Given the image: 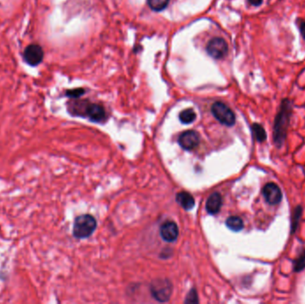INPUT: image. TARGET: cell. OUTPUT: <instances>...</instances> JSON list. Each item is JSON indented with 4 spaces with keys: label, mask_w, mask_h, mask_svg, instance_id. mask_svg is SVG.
Segmentation results:
<instances>
[{
    "label": "cell",
    "mask_w": 305,
    "mask_h": 304,
    "mask_svg": "<svg viewBox=\"0 0 305 304\" xmlns=\"http://www.w3.org/2000/svg\"><path fill=\"white\" fill-rule=\"evenodd\" d=\"M293 268L295 272H301L305 269V250L294 261Z\"/></svg>",
    "instance_id": "18"
},
{
    "label": "cell",
    "mask_w": 305,
    "mask_h": 304,
    "mask_svg": "<svg viewBox=\"0 0 305 304\" xmlns=\"http://www.w3.org/2000/svg\"><path fill=\"white\" fill-rule=\"evenodd\" d=\"M226 226L234 232H239L244 228V221L240 217L231 216L227 219Z\"/></svg>",
    "instance_id": "13"
},
{
    "label": "cell",
    "mask_w": 305,
    "mask_h": 304,
    "mask_svg": "<svg viewBox=\"0 0 305 304\" xmlns=\"http://www.w3.org/2000/svg\"><path fill=\"white\" fill-rule=\"evenodd\" d=\"M212 113L215 119L222 124L232 127L236 123V115L234 112L222 102H216L212 106Z\"/></svg>",
    "instance_id": "4"
},
{
    "label": "cell",
    "mask_w": 305,
    "mask_h": 304,
    "mask_svg": "<svg viewBox=\"0 0 305 304\" xmlns=\"http://www.w3.org/2000/svg\"><path fill=\"white\" fill-rule=\"evenodd\" d=\"M83 113L89 120L97 121V122L104 120L106 116V112L104 110V108L101 106L96 105V104H90L86 106Z\"/></svg>",
    "instance_id": "10"
},
{
    "label": "cell",
    "mask_w": 305,
    "mask_h": 304,
    "mask_svg": "<svg viewBox=\"0 0 305 304\" xmlns=\"http://www.w3.org/2000/svg\"><path fill=\"white\" fill-rule=\"evenodd\" d=\"M195 117H196V114L193 109H186L183 112H181L180 114V120L184 124H190L195 120Z\"/></svg>",
    "instance_id": "17"
},
{
    "label": "cell",
    "mask_w": 305,
    "mask_h": 304,
    "mask_svg": "<svg viewBox=\"0 0 305 304\" xmlns=\"http://www.w3.org/2000/svg\"><path fill=\"white\" fill-rule=\"evenodd\" d=\"M222 206V197L220 193H213L206 201V211L210 214H216L220 212Z\"/></svg>",
    "instance_id": "11"
},
{
    "label": "cell",
    "mask_w": 305,
    "mask_h": 304,
    "mask_svg": "<svg viewBox=\"0 0 305 304\" xmlns=\"http://www.w3.org/2000/svg\"><path fill=\"white\" fill-rule=\"evenodd\" d=\"M248 2H249L250 5L255 6V7H259L263 5L264 0H248Z\"/></svg>",
    "instance_id": "22"
},
{
    "label": "cell",
    "mask_w": 305,
    "mask_h": 304,
    "mask_svg": "<svg viewBox=\"0 0 305 304\" xmlns=\"http://www.w3.org/2000/svg\"><path fill=\"white\" fill-rule=\"evenodd\" d=\"M96 228H97V221L95 220V218L89 214H84L75 219L73 234L74 237L77 239L88 238V236L92 235Z\"/></svg>",
    "instance_id": "2"
},
{
    "label": "cell",
    "mask_w": 305,
    "mask_h": 304,
    "mask_svg": "<svg viewBox=\"0 0 305 304\" xmlns=\"http://www.w3.org/2000/svg\"><path fill=\"white\" fill-rule=\"evenodd\" d=\"M176 201L181 205V207L185 209L186 211H190L194 208V197L188 192H181L178 193L176 195Z\"/></svg>",
    "instance_id": "12"
},
{
    "label": "cell",
    "mask_w": 305,
    "mask_h": 304,
    "mask_svg": "<svg viewBox=\"0 0 305 304\" xmlns=\"http://www.w3.org/2000/svg\"><path fill=\"white\" fill-rule=\"evenodd\" d=\"M265 201L270 205H277L282 201L283 193L281 189L275 183H267L263 189Z\"/></svg>",
    "instance_id": "7"
},
{
    "label": "cell",
    "mask_w": 305,
    "mask_h": 304,
    "mask_svg": "<svg viewBox=\"0 0 305 304\" xmlns=\"http://www.w3.org/2000/svg\"><path fill=\"white\" fill-rule=\"evenodd\" d=\"M160 234L162 239L166 242H173L178 238L179 235V228L175 222L166 221L161 226Z\"/></svg>",
    "instance_id": "9"
},
{
    "label": "cell",
    "mask_w": 305,
    "mask_h": 304,
    "mask_svg": "<svg viewBox=\"0 0 305 304\" xmlns=\"http://www.w3.org/2000/svg\"><path fill=\"white\" fill-rule=\"evenodd\" d=\"M45 52L39 44L32 43L24 48L22 53L23 60L30 67H38L44 61Z\"/></svg>",
    "instance_id": "3"
},
{
    "label": "cell",
    "mask_w": 305,
    "mask_h": 304,
    "mask_svg": "<svg viewBox=\"0 0 305 304\" xmlns=\"http://www.w3.org/2000/svg\"><path fill=\"white\" fill-rule=\"evenodd\" d=\"M200 142V136L194 130H188L181 134L179 138V144L185 150H193Z\"/></svg>",
    "instance_id": "8"
},
{
    "label": "cell",
    "mask_w": 305,
    "mask_h": 304,
    "mask_svg": "<svg viewBox=\"0 0 305 304\" xmlns=\"http://www.w3.org/2000/svg\"><path fill=\"white\" fill-rule=\"evenodd\" d=\"M296 23L301 36L305 40V19L296 18Z\"/></svg>",
    "instance_id": "20"
},
{
    "label": "cell",
    "mask_w": 305,
    "mask_h": 304,
    "mask_svg": "<svg viewBox=\"0 0 305 304\" xmlns=\"http://www.w3.org/2000/svg\"><path fill=\"white\" fill-rule=\"evenodd\" d=\"M150 289L152 297L162 303L168 302L172 293L171 282L162 278H158L152 281Z\"/></svg>",
    "instance_id": "5"
},
{
    "label": "cell",
    "mask_w": 305,
    "mask_h": 304,
    "mask_svg": "<svg viewBox=\"0 0 305 304\" xmlns=\"http://www.w3.org/2000/svg\"><path fill=\"white\" fill-rule=\"evenodd\" d=\"M292 114L293 102L288 98H284L280 103L273 125V142L277 148H282L286 142Z\"/></svg>",
    "instance_id": "1"
},
{
    "label": "cell",
    "mask_w": 305,
    "mask_h": 304,
    "mask_svg": "<svg viewBox=\"0 0 305 304\" xmlns=\"http://www.w3.org/2000/svg\"><path fill=\"white\" fill-rule=\"evenodd\" d=\"M302 215H303V207L301 205H297L292 213L291 230H290L291 234H295L297 230Z\"/></svg>",
    "instance_id": "15"
},
{
    "label": "cell",
    "mask_w": 305,
    "mask_h": 304,
    "mask_svg": "<svg viewBox=\"0 0 305 304\" xmlns=\"http://www.w3.org/2000/svg\"><path fill=\"white\" fill-rule=\"evenodd\" d=\"M170 0H148V4L151 9L160 12L165 9L169 5Z\"/></svg>",
    "instance_id": "16"
},
{
    "label": "cell",
    "mask_w": 305,
    "mask_h": 304,
    "mask_svg": "<svg viewBox=\"0 0 305 304\" xmlns=\"http://www.w3.org/2000/svg\"><path fill=\"white\" fill-rule=\"evenodd\" d=\"M185 303H198V299H197V295H196V291L193 289V290L190 292V294L188 295V297L186 299Z\"/></svg>",
    "instance_id": "21"
},
{
    "label": "cell",
    "mask_w": 305,
    "mask_h": 304,
    "mask_svg": "<svg viewBox=\"0 0 305 304\" xmlns=\"http://www.w3.org/2000/svg\"><path fill=\"white\" fill-rule=\"evenodd\" d=\"M85 90L83 88H74V89H68L65 91V96L70 98H79L83 95Z\"/></svg>",
    "instance_id": "19"
},
{
    "label": "cell",
    "mask_w": 305,
    "mask_h": 304,
    "mask_svg": "<svg viewBox=\"0 0 305 304\" xmlns=\"http://www.w3.org/2000/svg\"><path fill=\"white\" fill-rule=\"evenodd\" d=\"M251 129H252L253 136H254L256 141L262 143L267 139V132H266V130L264 129L263 125L259 124V123H254L252 125Z\"/></svg>",
    "instance_id": "14"
},
{
    "label": "cell",
    "mask_w": 305,
    "mask_h": 304,
    "mask_svg": "<svg viewBox=\"0 0 305 304\" xmlns=\"http://www.w3.org/2000/svg\"><path fill=\"white\" fill-rule=\"evenodd\" d=\"M206 51L214 59H222L228 54L229 46L222 38H214L209 41Z\"/></svg>",
    "instance_id": "6"
}]
</instances>
